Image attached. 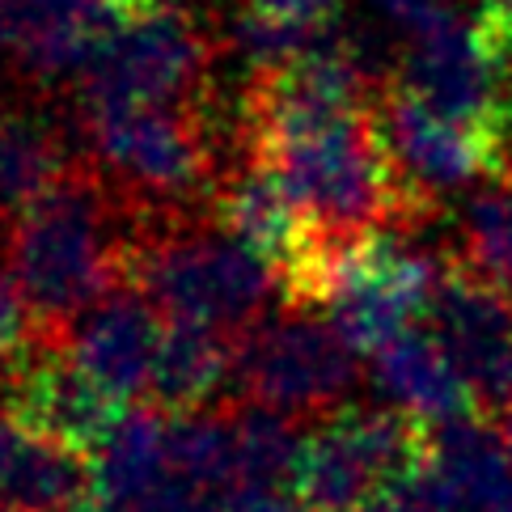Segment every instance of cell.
I'll list each match as a JSON object with an SVG mask.
<instances>
[{"label":"cell","mask_w":512,"mask_h":512,"mask_svg":"<svg viewBox=\"0 0 512 512\" xmlns=\"http://www.w3.org/2000/svg\"><path fill=\"white\" fill-rule=\"evenodd\" d=\"M144 221L136 199L111 195L102 170L72 166L47 199L17 216L9 271L26 297L39 352H60L81 314L119 288H132V259Z\"/></svg>","instance_id":"1"},{"label":"cell","mask_w":512,"mask_h":512,"mask_svg":"<svg viewBox=\"0 0 512 512\" xmlns=\"http://www.w3.org/2000/svg\"><path fill=\"white\" fill-rule=\"evenodd\" d=\"M246 153L284 178L305 221L326 242H360L432 216V199L402 178L381 136L377 106L318 123L246 127Z\"/></svg>","instance_id":"2"},{"label":"cell","mask_w":512,"mask_h":512,"mask_svg":"<svg viewBox=\"0 0 512 512\" xmlns=\"http://www.w3.org/2000/svg\"><path fill=\"white\" fill-rule=\"evenodd\" d=\"M132 288L157 305L161 318L212 326L233 339L267 322L271 297H284L280 271L229 233L144 225L132 259Z\"/></svg>","instance_id":"3"},{"label":"cell","mask_w":512,"mask_h":512,"mask_svg":"<svg viewBox=\"0 0 512 512\" xmlns=\"http://www.w3.org/2000/svg\"><path fill=\"white\" fill-rule=\"evenodd\" d=\"M208 43L178 0H149L81 68V111L187 106L204 81Z\"/></svg>","instance_id":"4"},{"label":"cell","mask_w":512,"mask_h":512,"mask_svg":"<svg viewBox=\"0 0 512 512\" xmlns=\"http://www.w3.org/2000/svg\"><path fill=\"white\" fill-rule=\"evenodd\" d=\"M94 157L136 204H187L212 178L208 136L182 106H102L85 111Z\"/></svg>","instance_id":"5"},{"label":"cell","mask_w":512,"mask_h":512,"mask_svg":"<svg viewBox=\"0 0 512 512\" xmlns=\"http://www.w3.org/2000/svg\"><path fill=\"white\" fill-rule=\"evenodd\" d=\"M237 390L242 402L284 415L339 411V398L356 381V352L326 318L259 322L237 339Z\"/></svg>","instance_id":"6"},{"label":"cell","mask_w":512,"mask_h":512,"mask_svg":"<svg viewBox=\"0 0 512 512\" xmlns=\"http://www.w3.org/2000/svg\"><path fill=\"white\" fill-rule=\"evenodd\" d=\"M377 123H381V136H386L402 178L428 199L445 191H462L483 178L500 182L508 174V153L496 140L436 115L402 81L386 85V94L377 102Z\"/></svg>","instance_id":"7"},{"label":"cell","mask_w":512,"mask_h":512,"mask_svg":"<svg viewBox=\"0 0 512 512\" xmlns=\"http://www.w3.org/2000/svg\"><path fill=\"white\" fill-rule=\"evenodd\" d=\"M432 331L470 386L479 415L512 402V292L453 259L432 301Z\"/></svg>","instance_id":"8"},{"label":"cell","mask_w":512,"mask_h":512,"mask_svg":"<svg viewBox=\"0 0 512 512\" xmlns=\"http://www.w3.org/2000/svg\"><path fill=\"white\" fill-rule=\"evenodd\" d=\"M149 0H0V43L34 81H60Z\"/></svg>","instance_id":"9"},{"label":"cell","mask_w":512,"mask_h":512,"mask_svg":"<svg viewBox=\"0 0 512 512\" xmlns=\"http://www.w3.org/2000/svg\"><path fill=\"white\" fill-rule=\"evenodd\" d=\"M161 335H166V326H161L157 305L140 288H119L106 301H98L89 314L77 318L60 352L102 394L132 407L153 386Z\"/></svg>","instance_id":"10"},{"label":"cell","mask_w":512,"mask_h":512,"mask_svg":"<svg viewBox=\"0 0 512 512\" xmlns=\"http://www.w3.org/2000/svg\"><path fill=\"white\" fill-rule=\"evenodd\" d=\"M123 402L102 394L64 352H39L9 381V419L30 436L94 457L123 419Z\"/></svg>","instance_id":"11"},{"label":"cell","mask_w":512,"mask_h":512,"mask_svg":"<svg viewBox=\"0 0 512 512\" xmlns=\"http://www.w3.org/2000/svg\"><path fill=\"white\" fill-rule=\"evenodd\" d=\"M212 212L221 233L237 237L254 254H263L280 271V280L305 259V250L318 237L314 225L305 221L301 204L284 187V178L271 166H263V161H254L250 153L242 170H233L216 182Z\"/></svg>","instance_id":"12"},{"label":"cell","mask_w":512,"mask_h":512,"mask_svg":"<svg viewBox=\"0 0 512 512\" xmlns=\"http://www.w3.org/2000/svg\"><path fill=\"white\" fill-rule=\"evenodd\" d=\"M373 377L386 390V398H394L398 411L424 419L428 428L479 415V402H474L470 386L457 373V364L445 352V343L436 339V331L411 326V331L390 339L373 356Z\"/></svg>","instance_id":"13"},{"label":"cell","mask_w":512,"mask_h":512,"mask_svg":"<svg viewBox=\"0 0 512 512\" xmlns=\"http://www.w3.org/2000/svg\"><path fill=\"white\" fill-rule=\"evenodd\" d=\"M237 373V339L212 326L170 322L161 335V352L153 364V407L170 415L204 411L225 390V381Z\"/></svg>","instance_id":"14"},{"label":"cell","mask_w":512,"mask_h":512,"mask_svg":"<svg viewBox=\"0 0 512 512\" xmlns=\"http://www.w3.org/2000/svg\"><path fill=\"white\" fill-rule=\"evenodd\" d=\"M94 500V457L22 432L5 474H0V508L17 512H89Z\"/></svg>","instance_id":"15"},{"label":"cell","mask_w":512,"mask_h":512,"mask_svg":"<svg viewBox=\"0 0 512 512\" xmlns=\"http://www.w3.org/2000/svg\"><path fill=\"white\" fill-rule=\"evenodd\" d=\"M68 149L43 115L0 111V216H26L68 178Z\"/></svg>","instance_id":"16"},{"label":"cell","mask_w":512,"mask_h":512,"mask_svg":"<svg viewBox=\"0 0 512 512\" xmlns=\"http://www.w3.org/2000/svg\"><path fill=\"white\" fill-rule=\"evenodd\" d=\"M229 424H233V449H237L242 483L292 487V474H297L301 449H305V428L297 424V415L242 402L237 411H229Z\"/></svg>","instance_id":"17"},{"label":"cell","mask_w":512,"mask_h":512,"mask_svg":"<svg viewBox=\"0 0 512 512\" xmlns=\"http://www.w3.org/2000/svg\"><path fill=\"white\" fill-rule=\"evenodd\" d=\"M462 242V263L474 276L512 292V187L504 178L466 199Z\"/></svg>","instance_id":"18"},{"label":"cell","mask_w":512,"mask_h":512,"mask_svg":"<svg viewBox=\"0 0 512 512\" xmlns=\"http://www.w3.org/2000/svg\"><path fill=\"white\" fill-rule=\"evenodd\" d=\"M30 347L39 352L26 297H22V288H17L9 263L0 259V373H13V377L22 373L26 364H30Z\"/></svg>","instance_id":"19"},{"label":"cell","mask_w":512,"mask_h":512,"mask_svg":"<svg viewBox=\"0 0 512 512\" xmlns=\"http://www.w3.org/2000/svg\"><path fill=\"white\" fill-rule=\"evenodd\" d=\"M356 512H441L436 508V491H432V479H428V466L419 474H411V479L377 487Z\"/></svg>","instance_id":"20"},{"label":"cell","mask_w":512,"mask_h":512,"mask_svg":"<svg viewBox=\"0 0 512 512\" xmlns=\"http://www.w3.org/2000/svg\"><path fill=\"white\" fill-rule=\"evenodd\" d=\"M369 5L386 17V22L402 34V39H419L424 30H432L441 17L453 13L449 0H369Z\"/></svg>","instance_id":"21"},{"label":"cell","mask_w":512,"mask_h":512,"mask_svg":"<svg viewBox=\"0 0 512 512\" xmlns=\"http://www.w3.org/2000/svg\"><path fill=\"white\" fill-rule=\"evenodd\" d=\"M221 512H309V504L292 487H233Z\"/></svg>","instance_id":"22"},{"label":"cell","mask_w":512,"mask_h":512,"mask_svg":"<svg viewBox=\"0 0 512 512\" xmlns=\"http://www.w3.org/2000/svg\"><path fill=\"white\" fill-rule=\"evenodd\" d=\"M339 0H250V13L284 17V22H331Z\"/></svg>","instance_id":"23"},{"label":"cell","mask_w":512,"mask_h":512,"mask_svg":"<svg viewBox=\"0 0 512 512\" xmlns=\"http://www.w3.org/2000/svg\"><path fill=\"white\" fill-rule=\"evenodd\" d=\"M17 441H22V428H17L9 415H0V474H5V466H9V457H13Z\"/></svg>","instance_id":"24"},{"label":"cell","mask_w":512,"mask_h":512,"mask_svg":"<svg viewBox=\"0 0 512 512\" xmlns=\"http://www.w3.org/2000/svg\"><path fill=\"white\" fill-rule=\"evenodd\" d=\"M504 441H508V449H512V402H508V411H504Z\"/></svg>","instance_id":"25"},{"label":"cell","mask_w":512,"mask_h":512,"mask_svg":"<svg viewBox=\"0 0 512 512\" xmlns=\"http://www.w3.org/2000/svg\"><path fill=\"white\" fill-rule=\"evenodd\" d=\"M500 5H504V9H508V17H512V0H500Z\"/></svg>","instance_id":"26"},{"label":"cell","mask_w":512,"mask_h":512,"mask_svg":"<svg viewBox=\"0 0 512 512\" xmlns=\"http://www.w3.org/2000/svg\"><path fill=\"white\" fill-rule=\"evenodd\" d=\"M0 512H17V508H0Z\"/></svg>","instance_id":"27"}]
</instances>
